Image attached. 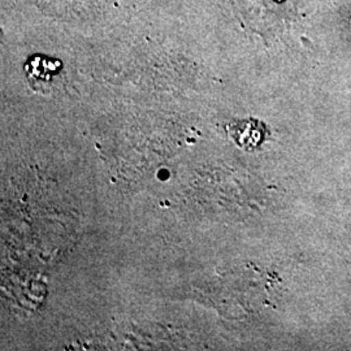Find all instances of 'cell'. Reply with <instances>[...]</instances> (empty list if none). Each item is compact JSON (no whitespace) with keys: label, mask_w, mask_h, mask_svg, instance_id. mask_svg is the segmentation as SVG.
Masks as SVG:
<instances>
[{"label":"cell","mask_w":351,"mask_h":351,"mask_svg":"<svg viewBox=\"0 0 351 351\" xmlns=\"http://www.w3.org/2000/svg\"><path fill=\"white\" fill-rule=\"evenodd\" d=\"M62 68V63L59 60H52L49 58L37 55L32 58L25 65L27 78L32 85H36V88L40 85H47L52 78Z\"/></svg>","instance_id":"1"}]
</instances>
